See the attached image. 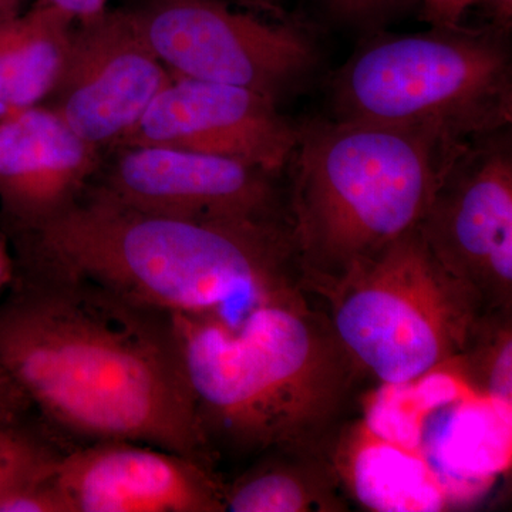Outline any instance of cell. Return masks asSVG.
I'll use <instances>...</instances> for the list:
<instances>
[{"mask_svg":"<svg viewBox=\"0 0 512 512\" xmlns=\"http://www.w3.org/2000/svg\"><path fill=\"white\" fill-rule=\"evenodd\" d=\"M173 79L128 8L77 19L50 109L77 136L113 148Z\"/></svg>","mask_w":512,"mask_h":512,"instance_id":"30bf717a","label":"cell"},{"mask_svg":"<svg viewBox=\"0 0 512 512\" xmlns=\"http://www.w3.org/2000/svg\"><path fill=\"white\" fill-rule=\"evenodd\" d=\"M481 0H421L420 15L431 26L458 25L464 13Z\"/></svg>","mask_w":512,"mask_h":512,"instance_id":"44dd1931","label":"cell"},{"mask_svg":"<svg viewBox=\"0 0 512 512\" xmlns=\"http://www.w3.org/2000/svg\"><path fill=\"white\" fill-rule=\"evenodd\" d=\"M0 303V369L60 429L207 464L210 439L173 319L92 282L28 265Z\"/></svg>","mask_w":512,"mask_h":512,"instance_id":"6da1fadb","label":"cell"},{"mask_svg":"<svg viewBox=\"0 0 512 512\" xmlns=\"http://www.w3.org/2000/svg\"><path fill=\"white\" fill-rule=\"evenodd\" d=\"M171 73L279 101L311 79L318 46L301 26L227 0H140L128 8Z\"/></svg>","mask_w":512,"mask_h":512,"instance_id":"52a82bcc","label":"cell"},{"mask_svg":"<svg viewBox=\"0 0 512 512\" xmlns=\"http://www.w3.org/2000/svg\"><path fill=\"white\" fill-rule=\"evenodd\" d=\"M227 2L238 6V8L249 10V12L266 16V18L289 20L282 8L281 0H227Z\"/></svg>","mask_w":512,"mask_h":512,"instance_id":"cb8c5ba5","label":"cell"},{"mask_svg":"<svg viewBox=\"0 0 512 512\" xmlns=\"http://www.w3.org/2000/svg\"><path fill=\"white\" fill-rule=\"evenodd\" d=\"M113 150L92 188L137 210L187 220H288L274 175L251 165L167 147Z\"/></svg>","mask_w":512,"mask_h":512,"instance_id":"7c38bea8","label":"cell"},{"mask_svg":"<svg viewBox=\"0 0 512 512\" xmlns=\"http://www.w3.org/2000/svg\"><path fill=\"white\" fill-rule=\"evenodd\" d=\"M101 150L50 107L0 120V211L22 237L72 205L101 168Z\"/></svg>","mask_w":512,"mask_h":512,"instance_id":"5bb4252c","label":"cell"},{"mask_svg":"<svg viewBox=\"0 0 512 512\" xmlns=\"http://www.w3.org/2000/svg\"><path fill=\"white\" fill-rule=\"evenodd\" d=\"M281 457L259 464L225 487V511H346L340 485L322 454L279 450Z\"/></svg>","mask_w":512,"mask_h":512,"instance_id":"e0dca14e","label":"cell"},{"mask_svg":"<svg viewBox=\"0 0 512 512\" xmlns=\"http://www.w3.org/2000/svg\"><path fill=\"white\" fill-rule=\"evenodd\" d=\"M320 454L340 488L367 511L461 510L484 498L441 474L419 451L376 433L363 417L339 424Z\"/></svg>","mask_w":512,"mask_h":512,"instance_id":"9a60e30c","label":"cell"},{"mask_svg":"<svg viewBox=\"0 0 512 512\" xmlns=\"http://www.w3.org/2000/svg\"><path fill=\"white\" fill-rule=\"evenodd\" d=\"M458 356L481 392L512 409L511 311L483 313Z\"/></svg>","mask_w":512,"mask_h":512,"instance_id":"ac0fdd59","label":"cell"},{"mask_svg":"<svg viewBox=\"0 0 512 512\" xmlns=\"http://www.w3.org/2000/svg\"><path fill=\"white\" fill-rule=\"evenodd\" d=\"M298 127L262 94L177 76L113 148L153 146L207 154L278 175L291 164Z\"/></svg>","mask_w":512,"mask_h":512,"instance_id":"8fae6325","label":"cell"},{"mask_svg":"<svg viewBox=\"0 0 512 512\" xmlns=\"http://www.w3.org/2000/svg\"><path fill=\"white\" fill-rule=\"evenodd\" d=\"M107 2L109 0H36V3L62 9L76 20L96 15L107 8Z\"/></svg>","mask_w":512,"mask_h":512,"instance_id":"603a6c76","label":"cell"},{"mask_svg":"<svg viewBox=\"0 0 512 512\" xmlns=\"http://www.w3.org/2000/svg\"><path fill=\"white\" fill-rule=\"evenodd\" d=\"M20 238L25 264L84 279L167 315L238 322L256 306L302 291L288 221L168 217L87 187Z\"/></svg>","mask_w":512,"mask_h":512,"instance_id":"7a4b0ae2","label":"cell"},{"mask_svg":"<svg viewBox=\"0 0 512 512\" xmlns=\"http://www.w3.org/2000/svg\"><path fill=\"white\" fill-rule=\"evenodd\" d=\"M16 276L15 261L6 245L5 238L0 234V293L13 284Z\"/></svg>","mask_w":512,"mask_h":512,"instance_id":"d4e9b609","label":"cell"},{"mask_svg":"<svg viewBox=\"0 0 512 512\" xmlns=\"http://www.w3.org/2000/svg\"><path fill=\"white\" fill-rule=\"evenodd\" d=\"M60 456L23 419L0 421V512H10L18 498L49 481Z\"/></svg>","mask_w":512,"mask_h":512,"instance_id":"d6986e66","label":"cell"},{"mask_svg":"<svg viewBox=\"0 0 512 512\" xmlns=\"http://www.w3.org/2000/svg\"><path fill=\"white\" fill-rule=\"evenodd\" d=\"M332 101L338 120L413 131L447 146L500 133L512 121L508 32L461 23L376 32L336 74Z\"/></svg>","mask_w":512,"mask_h":512,"instance_id":"5b68a950","label":"cell"},{"mask_svg":"<svg viewBox=\"0 0 512 512\" xmlns=\"http://www.w3.org/2000/svg\"><path fill=\"white\" fill-rule=\"evenodd\" d=\"M28 0H0V16L18 15Z\"/></svg>","mask_w":512,"mask_h":512,"instance_id":"484cf974","label":"cell"},{"mask_svg":"<svg viewBox=\"0 0 512 512\" xmlns=\"http://www.w3.org/2000/svg\"><path fill=\"white\" fill-rule=\"evenodd\" d=\"M170 316L208 439L320 453L359 372L328 318L302 295L256 306L238 322Z\"/></svg>","mask_w":512,"mask_h":512,"instance_id":"3957f363","label":"cell"},{"mask_svg":"<svg viewBox=\"0 0 512 512\" xmlns=\"http://www.w3.org/2000/svg\"><path fill=\"white\" fill-rule=\"evenodd\" d=\"M316 293L357 369L380 383L407 382L460 355L485 313L419 227Z\"/></svg>","mask_w":512,"mask_h":512,"instance_id":"8992f818","label":"cell"},{"mask_svg":"<svg viewBox=\"0 0 512 512\" xmlns=\"http://www.w3.org/2000/svg\"><path fill=\"white\" fill-rule=\"evenodd\" d=\"M326 13L348 28L382 32L384 26L419 10L421 0H320Z\"/></svg>","mask_w":512,"mask_h":512,"instance_id":"ffe728a7","label":"cell"},{"mask_svg":"<svg viewBox=\"0 0 512 512\" xmlns=\"http://www.w3.org/2000/svg\"><path fill=\"white\" fill-rule=\"evenodd\" d=\"M32 407L26 394L0 369V421L22 420Z\"/></svg>","mask_w":512,"mask_h":512,"instance_id":"7402d4cb","label":"cell"},{"mask_svg":"<svg viewBox=\"0 0 512 512\" xmlns=\"http://www.w3.org/2000/svg\"><path fill=\"white\" fill-rule=\"evenodd\" d=\"M362 417L483 497L510 471L512 409L478 389L460 356L407 382L380 383L363 399Z\"/></svg>","mask_w":512,"mask_h":512,"instance_id":"ba28073f","label":"cell"},{"mask_svg":"<svg viewBox=\"0 0 512 512\" xmlns=\"http://www.w3.org/2000/svg\"><path fill=\"white\" fill-rule=\"evenodd\" d=\"M419 229L437 261L485 312L511 311L512 153L507 130L457 148Z\"/></svg>","mask_w":512,"mask_h":512,"instance_id":"9c48e42d","label":"cell"},{"mask_svg":"<svg viewBox=\"0 0 512 512\" xmlns=\"http://www.w3.org/2000/svg\"><path fill=\"white\" fill-rule=\"evenodd\" d=\"M74 22L69 13L42 3L0 16V120L47 99L62 70Z\"/></svg>","mask_w":512,"mask_h":512,"instance_id":"2e32d148","label":"cell"},{"mask_svg":"<svg viewBox=\"0 0 512 512\" xmlns=\"http://www.w3.org/2000/svg\"><path fill=\"white\" fill-rule=\"evenodd\" d=\"M458 147L362 121H311L291 158L289 229L318 292L419 227Z\"/></svg>","mask_w":512,"mask_h":512,"instance_id":"277c9868","label":"cell"},{"mask_svg":"<svg viewBox=\"0 0 512 512\" xmlns=\"http://www.w3.org/2000/svg\"><path fill=\"white\" fill-rule=\"evenodd\" d=\"M53 484L67 512L225 511V487L207 464L133 441L62 454Z\"/></svg>","mask_w":512,"mask_h":512,"instance_id":"4fadbf2b","label":"cell"}]
</instances>
